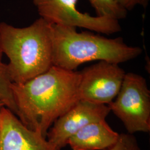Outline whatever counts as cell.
<instances>
[{"label": "cell", "mask_w": 150, "mask_h": 150, "mask_svg": "<svg viewBox=\"0 0 150 150\" xmlns=\"http://www.w3.org/2000/svg\"><path fill=\"white\" fill-rule=\"evenodd\" d=\"M80 72L55 66L27 82L12 83L17 117L28 129L47 137L55 121L80 100Z\"/></svg>", "instance_id": "6da1fadb"}, {"label": "cell", "mask_w": 150, "mask_h": 150, "mask_svg": "<svg viewBox=\"0 0 150 150\" xmlns=\"http://www.w3.org/2000/svg\"><path fill=\"white\" fill-rule=\"evenodd\" d=\"M0 46L13 83H23L53 66L51 24L41 17L22 28L1 22Z\"/></svg>", "instance_id": "7a4b0ae2"}, {"label": "cell", "mask_w": 150, "mask_h": 150, "mask_svg": "<svg viewBox=\"0 0 150 150\" xmlns=\"http://www.w3.org/2000/svg\"><path fill=\"white\" fill-rule=\"evenodd\" d=\"M52 62L74 71L80 65L93 61L119 64L139 56L142 49L129 46L121 38H108L92 32H78L75 27L51 25Z\"/></svg>", "instance_id": "3957f363"}, {"label": "cell", "mask_w": 150, "mask_h": 150, "mask_svg": "<svg viewBox=\"0 0 150 150\" xmlns=\"http://www.w3.org/2000/svg\"><path fill=\"white\" fill-rule=\"evenodd\" d=\"M108 106L120 119L129 134L150 131V91L141 75H125L118 95Z\"/></svg>", "instance_id": "277c9868"}, {"label": "cell", "mask_w": 150, "mask_h": 150, "mask_svg": "<svg viewBox=\"0 0 150 150\" xmlns=\"http://www.w3.org/2000/svg\"><path fill=\"white\" fill-rule=\"evenodd\" d=\"M40 17L50 24L80 27L106 35L121 31L119 21L107 17L92 16L79 10L78 0H32Z\"/></svg>", "instance_id": "5b68a950"}, {"label": "cell", "mask_w": 150, "mask_h": 150, "mask_svg": "<svg viewBox=\"0 0 150 150\" xmlns=\"http://www.w3.org/2000/svg\"><path fill=\"white\" fill-rule=\"evenodd\" d=\"M80 72V100L106 105L118 95L126 74L118 64L106 61H99Z\"/></svg>", "instance_id": "8992f818"}, {"label": "cell", "mask_w": 150, "mask_h": 150, "mask_svg": "<svg viewBox=\"0 0 150 150\" xmlns=\"http://www.w3.org/2000/svg\"><path fill=\"white\" fill-rule=\"evenodd\" d=\"M110 112L108 105L80 100L55 121L52 127L48 130L47 139L62 150L68 145L72 136L90 123L105 120Z\"/></svg>", "instance_id": "52a82bcc"}, {"label": "cell", "mask_w": 150, "mask_h": 150, "mask_svg": "<svg viewBox=\"0 0 150 150\" xmlns=\"http://www.w3.org/2000/svg\"><path fill=\"white\" fill-rule=\"evenodd\" d=\"M0 150H61L28 129L5 106L0 110Z\"/></svg>", "instance_id": "ba28073f"}, {"label": "cell", "mask_w": 150, "mask_h": 150, "mask_svg": "<svg viewBox=\"0 0 150 150\" xmlns=\"http://www.w3.org/2000/svg\"><path fill=\"white\" fill-rule=\"evenodd\" d=\"M119 134L102 120L80 129L70 137L68 145L72 150H107L116 143Z\"/></svg>", "instance_id": "9c48e42d"}, {"label": "cell", "mask_w": 150, "mask_h": 150, "mask_svg": "<svg viewBox=\"0 0 150 150\" xmlns=\"http://www.w3.org/2000/svg\"><path fill=\"white\" fill-rule=\"evenodd\" d=\"M3 54L0 46V101L4 103L5 107L17 116L18 111L11 90L13 82L8 64L2 61Z\"/></svg>", "instance_id": "30bf717a"}, {"label": "cell", "mask_w": 150, "mask_h": 150, "mask_svg": "<svg viewBox=\"0 0 150 150\" xmlns=\"http://www.w3.org/2000/svg\"><path fill=\"white\" fill-rule=\"evenodd\" d=\"M96 10L97 16L107 17L119 21L126 17L127 11L113 0H88Z\"/></svg>", "instance_id": "8fae6325"}, {"label": "cell", "mask_w": 150, "mask_h": 150, "mask_svg": "<svg viewBox=\"0 0 150 150\" xmlns=\"http://www.w3.org/2000/svg\"><path fill=\"white\" fill-rule=\"evenodd\" d=\"M107 150H141L137 141L132 134H121L115 145Z\"/></svg>", "instance_id": "7c38bea8"}, {"label": "cell", "mask_w": 150, "mask_h": 150, "mask_svg": "<svg viewBox=\"0 0 150 150\" xmlns=\"http://www.w3.org/2000/svg\"><path fill=\"white\" fill-rule=\"evenodd\" d=\"M117 5L126 11L131 10L136 6L146 8L149 0H113Z\"/></svg>", "instance_id": "4fadbf2b"}, {"label": "cell", "mask_w": 150, "mask_h": 150, "mask_svg": "<svg viewBox=\"0 0 150 150\" xmlns=\"http://www.w3.org/2000/svg\"><path fill=\"white\" fill-rule=\"evenodd\" d=\"M4 106H5V105L4 104V103L2 102L1 101H0V108L2 107H4Z\"/></svg>", "instance_id": "5bb4252c"}, {"label": "cell", "mask_w": 150, "mask_h": 150, "mask_svg": "<svg viewBox=\"0 0 150 150\" xmlns=\"http://www.w3.org/2000/svg\"><path fill=\"white\" fill-rule=\"evenodd\" d=\"M1 108H0V110H1Z\"/></svg>", "instance_id": "9a60e30c"}]
</instances>
